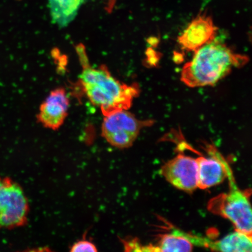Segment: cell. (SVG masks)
Masks as SVG:
<instances>
[{
	"mask_svg": "<svg viewBox=\"0 0 252 252\" xmlns=\"http://www.w3.org/2000/svg\"><path fill=\"white\" fill-rule=\"evenodd\" d=\"M76 51L82 66L78 86L90 102L99 108L103 116L130 109L134 99L139 95V86L122 83L105 65L93 67L82 44L76 46Z\"/></svg>",
	"mask_w": 252,
	"mask_h": 252,
	"instance_id": "cell-1",
	"label": "cell"
},
{
	"mask_svg": "<svg viewBox=\"0 0 252 252\" xmlns=\"http://www.w3.org/2000/svg\"><path fill=\"white\" fill-rule=\"evenodd\" d=\"M160 173L179 190L191 193L198 189L197 163L193 157L179 154L165 163Z\"/></svg>",
	"mask_w": 252,
	"mask_h": 252,
	"instance_id": "cell-6",
	"label": "cell"
},
{
	"mask_svg": "<svg viewBox=\"0 0 252 252\" xmlns=\"http://www.w3.org/2000/svg\"><path fill=\"white\" fill-rule=\"evenodd\" d=\"M106 1H108V4H110V9H112L113 7V5H114L115 0H106Z\"/></svg>",
	"mask_w": 252,
	"mask_h": 252,
	"instance_id": "cell-14",
	"label": "cell"
},
{
	"mask_svg": "<svg viewBox=\"0 0 252 252\" xmlns=\"http://www.w3.org/2000/svg\"><path fill=\"white\" fill-rule=\"evenodd\" d=\"M248 61L247 56L214 39L194 52L193 58L182 68L181 80L190 88L212 86Z\"/></svg>",
	"mask_w": 252,
	"mask_h": 252,
	"instance_id": "cell-2",
	"label": "cell"
},
{
	"mask_svg": "<svg viewBox=\"0 0 252 252\" xmlns=\"http://www.w3.org/2000/svg\"><path fill=\"white\" fill-rule=\"evenodd\" d=\"M70 252H95L97 251L96 247L93 242H91L87 239H83L82 240L75 242L72 245L70 248Z\"/></svg>",
	"mask_w": 252,
	"mask_h": 252,
	"instance_id": "cell-13",
	"label": "cell"
},
{
	"mask_svg": "<svg viewBox=\"0 0 252 252\" xmlns=\"http://www.w3.org/2000/svg\"><path fill=\"white\" fill-rule=\"evenodd\" d=\"M70 103L65 89L56 88L41 104L37 115V121L47 128L58 130L67 117Z\"/></svg>",
	"mask_w": 252,
	"mask_h": 252,
	"instance_id": "cell-9",
	"label": "cell"
},
{
	"mask_svg": "<svg viewBox=\"0 0 252 252\" xmlns=\"http://www.w3.org/2000/svg\"><path fill=\"white\" fill-rule=\"evenodd\" d=\"M153 246L155 252H191L194 248L188 239L173 227L171 232L160 236L158 241Z\"/></svg>",
	"mask_w": 252,
	"mask_h": 252,
	"instance_id": "cell-12",
	"label": "cell"
},
{
	"mask_svg": "<svg viewBox=\"0 0 252 252\" xmlns=\"http://www.w3.org/2000/svg\"><path fill=\"white\" fill-rule=\"evenodd\" d=\"M153 120H140L128 110H119L104 116L102 135L111 146L127 149L136 140L144 128L153 125Z\"/></svg>",
	"mask_w": 252,
	"mask_h": 252,
	"instance_id": "cell-4",
	"label": "cell"
},
{
	"mask_svg": "<svg viewBox=\"0 0 252 252\" xmlns=\"http://www.w3.org/2000/svg\"><path fill=\"white\" fill-rule=\"evenodd\" d=\"M86 0H48L50 15L53 23L64 27L76 17Z\"/></svg>",
	"mask_w": 252,
	"mask_h": 252,
	"instance_id": "cell-11",
	"label": "cell"
},
{
	"mask_svg": "<svg viewBox=\"0 0 252 252\" xmlns=\"http://www.w3.org/2000/svg\"><path fill=\"white\" fill-rule=\"evenodd\" d=\"M217 30L212 17L207 14H199L179 36L178 43L183 49L195 52L215 39Z\"/></svg>",
	"mask_w": 252,
	"mask_h": 252,
	"instance_id": "cell-10",
	"label": "cell"
},
{
	"mask_svg": "<svg viewBox=\"0 0 252 252\" xmlns=\"http://www.w3.org/2000/svg\"><path fill=\"white\" fill-rule=\"evenodd\" d=\"M229 190L212 198L208 207L210 212L229 220L235 230L252 234L251 191L238 187L231 166L228 171Z\"/></svg>",
	"mask_w": 252,
	"mask_h": 252,
	"instance_id": "cell-3",
	"label": "cell"
},
{
	"mask_svg": "<svg viewBox=\"0 0 252 252\" xmlns=\"http://www.w3.org/2000/svg\"><path fill=\"white\" fill-rule=\"evenodd\" d=\"M29 210V203L20 186L10 178L0 177V229L24 225Z\"/></svg>",
	"mask_w": 252,
	"mask_h": 252,
	"instance_id": "cell-5",
	"label": "cell"
},
{
	"mask_svg": "<svg viewBox=\"0 0 252 252\" xmlns=\"http://www.w3.org/2000/svg\"><path fill=\"white\" fill-rule=\"evenodd\" d=\"M179 234L185 236L190 243L198 247L209 249L212 251L224 252H251L252 250V235L235 230L224 237L213 240L204 236L189 234L173 227Z\"/></svg>",
	"mask_w": 252,
	"mask_h": 252,
	"instance_id": "cell-8",
	"label": "cell"
},
{
	"mask_svg": "<svg viewBox=\"0 0 252 252\" xmlns=\"http://www.w3.org/2000/svg\"><path fill=\"white\" fill-rule=\"evenodd\" d=\"M209 157L196 158L198 189H209L219 185L228 177L230 165L220 151L212 145L208 146Z\"/></svg>",
	"mask_w": 252,
	"mask_h": 252,
	"instance_id": "cell-7",
	"label": "cell"
}]
</instances>
